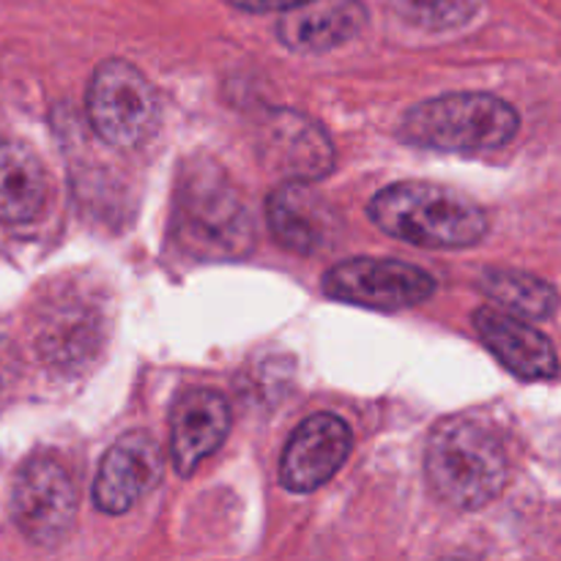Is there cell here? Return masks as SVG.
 Here are the masks:
<instances>
[{"label":"cell","mask_w":561,"mask_h":561,"mask_svg":"<svg viewBox=\"0 0 561 561\" xmlns=\"http://www.w3.org/2000/svg\"><path fill=\"white\" fill-rule=\"evenodd\" d=\"M233 5L244 11H255V14H266V11H288L301 0H230Z\"/></svg>","instance_id":"ffe728a7"},{"label":"cell","mask_w":561,"mask_h":561,"mask_svg":"<svg viewBox=\"0 0 561 561\" xmlns=\"http://www.w3.org/2000/svg\"><path fill=\"white\" fill-rule=\"evenodd\" d=\"M162 474V449L148 433L118 438L104 455L93 482V502L102 513L124 515Z\"/></svg>","instance_id":"9c48e42d"},{"label":"cell","mask_w":561,"mask_h":561,"mask_svg":"<svg viewBox=\"0 0 561 561\" xmlns=\"http://www.w3.org/2000/svg\"><path fill=\"white\" fill-rule=\"evenodd\" d=\"M36 343L53 365L85 362L102 343V312L80 296H55L38 318Z\"/></svg>","instance_id":"9a60e30c"},{"label":"cell","mask_w":561,"mask_h":561,"mask_svg":"<svg viewBox=\"0 0 561 561\" xmlns=\"http://www.w3.org/2000/svg\"><path fill=\"white\" fill-rule=\"evenodd\" d=\"M370 217L392 239L425 250H463L488 233V214L471 197L431 181L387 186L370 201Z\"/></svg>","instance_id":"7a4b0ae2"},{"label":"cell","mask_w":561,"mask_h":561,"mask_svg":"<svg viewBox=\"0 0 561 561\" xmlns=\"http://www.w3.org/2000/svg\"><path fill=\"white\" fill-rule=\"evenodd\" d=\"M513 104L491 93H449L405 113L400 135L411 146L444 153H482L507 146L518 131Z\"/></svg>","instance_id":"3957f363"},{"label":"cell","mask_w":561,"mask_h":561,"mask_svg":"<svg viewBox=\"0 0 561 561\" xmlns=\"http://www.w3.org/2000/svg\"><path fill=\"white\" fill-rule=\"evenodd\" d=\"M261 153L272 170L296 181L321 179L334 164V148L327 131L290 110H277L263 124Z\"/></svg>","instance_id":"30bf717a"},{"label":"cell","mask_w":561,"mask_h":561,"mask_svg":"<svg viewBox=\"0 0 561 561\" xmlns=\"http://www.w3.org/2000/svg\"><path fill=\"white\" fill-rule=\"evenodd\" d=\"M179 233L208 257H233L250 250L247 208L217 164L186 170L179 190Z\"/></svg>","instance_id":"277c9868"},{"label":"cell","mask_w":561,"mask_h":561,"mask_svg":"<svg viewBox=\"0 0 561 561\" xmlns=\"http://www.w3.org/2000/svg\"><path fill=\"white\" fill-rule=\"evenodd\" d=\"M323 290L337 301L392 312L431 299L436 294V279L425 268L403 261L354 257L329 268Z\"/></svg>","instance_id":"52a82bcc"},{"label":"cell","mask_w":561,"mask_h":561,"mask_svg":"<svg viewBox=\"0 0 561 561\" xmlns=\"http://www.w3.org/2000/svg\"><path fill=\"white\" fill-rule=\"evenodd\" d=\"M49 197L42 159L27 146L0 137V222H33Z\"/></svg>","instance_id":"2e32d148"},{"label":"cell","mask_w":561,"mask_h":561,"mask_svg":"<svg viewBox=\"0 0 561 561\" xmlns=\"http://www.w3.org/2000/svg\"><path fill=\"white\" fill-rule=\"evenodd\" d=\"M88 118L107 146L137 148L159 124L157 88L129 60H104L88 85Z\"/></svg>","instance_id":"5b68a950"},{"label":"cell","mask_w":561,"mask_h":561,"mask_svg":"<svg viewBox=\"0 0 561 561\" xmlns=\"http://www.w3.org/2000/svg\"><path fill=\"white\" fill-rule=\"evenodd\" d=\"M16 373H20V354L9 340L0 337V392L14 381Z\"/></svg>","instance_id":"d6986e66"},{"label":"cell","mask_w":561,"mask_h":561,"mask_svg":"<svg viewBox=\"0 0 561 561\" xmlns=\"http://www.w3.org/2000/svg\"><path fill=\"white\" fill-rule=\"evenodd\" d=\"M482 290L510 316L529 318V321H542V318L553 316V310H557L553 285L524 272L488 268L485 277H482Z\"/></svg>","instance_id":"e0dca14e"},{"label":"cell","mask_w":561,"mask_h":561,"mask_svg":"<svg viewBox=\"0 0 561 561\" xmlns=\"http://www.w3.org/2000/svg\"><path fill=\"white\" fill-rule=\"evenodd\" d=\"M427 485L455 510H480L504 491L510 458L502 438L477 416H453L433 431L425 453Z\"/></svg>","instance_id":"6da1fadb"},{"label":"cell","mask_w":561,"mask_h":561,"mask_svg":"<svg viewBox=\"0 0 561 561\" xmlns=\"http://www.w3.org/2000/svg\"><path fill=\"white\" fill-rule=\"evenodd\" d=\"M474 329L480 332L482 343L496 354V359L518 378L524 381L557 378V348L531 323L520 321L518 316H510V312L493 310V307H480L474 312Z\"/></svg>","instance_id":"7c38bea8"},{"label":"cell","mask_w":561,"mask_h":561,"mask_svg":"<svg viewBox=\"0 0 561 561\" xmlns=\"http://www.w3.org/2000/svg\"><path fill=\"white\" fill-rule=\"evenodd\" d=\"M11 515L27 542L55 548L69 537L77 518V491L64 466L31 458L11 488Z\"/></svg>","instance_id":"8992f818"},{"label":"cell","mask_w":561,"mask_h":561,"mask_svg":"<svg viewBox=\"0 0 561 561\" xmlns=\"http://www.w3.org/2000/svg\"><path fill=\"white\" fill-rule=\"evenodd\" d=\"M230 431V403L214 389H192L170 416V453L179 474H192L217 453Z\"/></svg>","instance_id":"8fae6325"},{"label":"cell","mask_w":561,"mask_h":561,"mask_svg":"<svg viewBox=\"0 0 561 561\" xmlns=\"http://www.w3.org/2000/svg\"><path fill=\"white\" fill-rule=\"evenodd\" d=\"M400 20L422 31H455L474 20L480 0H392Z\"/></svg>","instance_id":"ac0fdd59"},{"label":"cell","mask_w":561,"mask_h":561,"mask_svg":"<svg viewBox=\"0 0 561 561\" xmlns=\"http://www.w3.org/2000/svg\"><path fill=\"white\" fill-rule=\"evenodd\" d=\"M354 447L351 427L337 414H316L301 422L285 447L279 480L288 491L310 493L327 485Z\"/></svg>","instance_id":"ba28073f"},{"label":"cell","mask_w":561,"mask_h":561,"mask_svg":"<svg viewBox=\"0 0 561 561\" xmlns=\"http://www.w3.org/2000/svg\"><path fill=\"white\" fill-rule=\"evenodd\" d=\"M362 0H301L283 11L277 38L294 53H329L343 47L365 27Z\"/></svg>","instance_id":"5bb4252c"},{"label":"cell","mask_w":561,"mask_h":561,"mask_svg":"<svg viewBox=\"0 0 561 561\" xmlns=\"http://www.w3.org/2000/svg\"><path fill=\"white\" fill-rule=\"evenodd\" d=\"M266 217L274 239L296 255H312L327 247L337 225L327 197L318 195L307 181L296 179L274 190V195L268 197Z\"/></svg>","instance_id":"4fadbf2b"}]
</instances>
